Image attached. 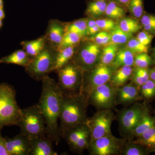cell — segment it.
<instances>
[{"mask_svg":"<svg viewBox=\"0 0 155 155\" xmlns=\"http://www.w3.org/2000/svg\"><path fill=\"white\" fill-rule=\"evenodd\" d=\"M32 59L25 51L18 50L0 59V64H16L25 68L30 64Z\"/></svg>","mask_w":155,"mask_h":155,"instance_id":"cell-17","label":"cell"},{"mask_svg":"<svg viewBox=\"0 0 155 155\" xmlns=\"http://www.w3.org/2000/svg\"><path fill=\"white\" fill-rule=\"evenodd\" d=\"M96 25V20H94V19H91V20H88V21H87V30Z\"/></svg>","mask_w":155,"mask_h":155,"instance_id":"cell-44","label":"cell"},{"mask_svg":"<svg viewBox=\"0 0 155 155\" xmlns=\"http://www.w3.org/2000/svg\"><path fill=\"white\" fill-rule=\"evenodd\" d=\"M120 153L124 155H146L149 154V151L145 147L132 142L125 143Z\"/></svg>","mask_w":155,"mask_h":155,"instance_id":"cell-28","label":"cell"},{"mask_svg":"<svg viewBox=\"0 0 155 155\" xmlns=\"http://www.w3.org/2000/svg\"><path fill=\"white\" fill-rule=\"evenodd\" d=\"M97 25L101 28V30L104 31H110L114 29L116 24L112 19H104L96 20Z\"/></svg>","mask_w":155,"mask_h":155,"instance_id":"cell-40","label":"cell"},{"mask_svg":"<svg viewBox=\"0 0 155 155\" xmlns=\"http://www.w3.org/2000/svg\"><path fill=\"white\" fill-rule=\"evenodd\" d=\"M111 42L117 45L127 43L133 37V35L127 33L120 28L119 24L116 25L114 29L110 32Z\"/></svg>","mask_w":155,"mask_h":155,"instance_id":"cell-25","label":"cell"},{"mask_svg":"<svg viewBox=\"0 0 155 155\" xmlns=\"http://www.w3.org/2000/svg\"><path fill=\"white\" fill-rule=\"evenodd\" d=\"M115 70L110 65L98 64L92 69L86 71L88 72L86 75H83L80 93L87 98L97 87L110 82Z\"/></svg>","mask_w":155,"mask_h":155,"instance_id":"cell-6","label":"cell"},{"mask_svg":"<svg viewBox=\"0 0 155 155\" xmlns=\"http://www.w3.org/2000/svg\"><path fill=\"white\" fill-rule=\"evenodd\" d=\"M155 125V119L150 115L148 112L145 114L141 120L134 127L131 133L130 137H137L146 130Z\"/></svg>","mask_w":155,"mask_h":155,"instance_id":"cell-22","label":"cell"},{"mask_svg":"<svg viewBox=\"0 0 155 155\" xmlns=\"http://www.w3.org/2000/svg\"><path fill=\"white\" fill-rule=\"evenodd\" d=\"M5 14L3 8H0V19L2 20V19L5 18Z\"/></svg>","mask_w":155,"mask_h":155,"instance_id":"cell-47","label":"cell"},{"mask_svg":"<svg viewBox=\"0 0 155 155\" xmlns=\"http://www.w3.org/2000/svg\"><path fill=\"white\" fill-rule=\"evenodd\" d=\"M57 72L58 75V84L64 94L80 93L83 72L74 62H69Z\"/></svg>","mask_w":155,"mask_h":155,"instance_id":"cell-5","label":"cell"},{"mask_svg":"<svg viewBox=\"0 0 155 155\" xmlns=\"http://www.w3.org/2000/svg\"><path fill=\"white\" fill-rule=\"evenodd\" d=\"M150 70L149 68H142L134 67L131 78L132 83L139 88L150 79Z\"/></svg>","mask_w":155,"mask_h":155,"instance_id":"cell-26","label":"cell"},{"mask_svg":"<svg viewBox=\"0 0 155 155\" xmlns=\"http://www.w3.org/2000/svg\"><path fill=\"white\" fill-rule=\"evenodd\" d=\"M150 79L153 81L155 83V68L150 69Z\"/></svg>","mask_w":155,"mask_h":155,"instance_id":"cell-45","label":"cell"},{"mask_svg":"<svg viewBox=\"0 0 155 155\" xmlns=\"http://www.w3.org/2000/svg\"><path fill=\"white\" fill-rule=\"evenodd\" d=\"M89 130V129L86 123L80 124L67 130L62 137L65 139L72 150L81 136Z\"/></svg>","mask_w":155,"mask_h":155,"instance_id":"cell-18","label":"cell"},{"mask_svg":"<svg viewBox=\"0 0 155 155\" xmlns=\"http://www.w3.org/2000/svg\"></svg>","mask_w":155,"mask_h":155,"instance_id":"cell-53","label":"cell"},{"mask_svg":"<svg viewBox=\"0 0 155 155\" xmlns=\"http://www.w3.org/2000/svg\"><path fill=\"white\" fill-rule=\"evenodd\" d=\"M118 51L117 45L110 42L106 45L101 51L98 64L110 65Z\"/></svg>","mask_w":155,"mask_h":155,"instance_id":"cell-21","label":"cell"},{"mask_svg":"<svg viewBox=\"0 0 155 155\" xmlns=\"http://www.w3.org/2000/svg\"><path fill=\"white\" fill-rule=\"evenodd\" d=\"M151 57L153 60V61H154L155 63V47L153 49Z\"/></svg>","mask_w":155,"mask_h":155,"instance_id":"cell-48","label":"cell"},{"mask_svg":"<svg viewBox=\"0 0 155 155\" xmlns=\"http://www.w3.org/2000/svg\"><path fill=\"white\" fill-rule=\"evenodd\" d=\"M134 55L127 49L118 50L114 61L110 64L115 70L125 66H134Z\"/></svg>","mask_w":155,"mask_h":155,"instance_id":"cell-19","label":"cell"},{"mask_svg":"<svg viewBox=\"0 0 155 155\" xmlns=\"http://www.w3.org/2000/svg\"><path fill=\"white\" fill-rule=\"evenodd\" d=\"M75 46L69 47L58 51L56 54L54 71H58L69 63L75 54Z\"/></svg>","mask_w":155,"mask_h":155,"instance_id":"cell-20","label":"cell"},{"mask_svg":"<svg viewBox=\"0 0 155 155\" xmlns=\"http://www.w3.org/2000/svg\"><path fill=\"white\" fill-rule=\"evenodd\" d=\"M97 1H105L106 0H97Z\"/></svg>","mask_w":155,"mask_h":155,"instance_id":"cell-52","label":"cell"},{"mask_svg":"<svg viewBox=\"0 0 155 155\" xmlns=\"http://www.w3.org/2000/svg\"><path fill=\"white\" fill-rule=\"evenodd\" d=\"M88 105L87 98L81 93L64 94L59 118L61 137L69 129L86 123Z\"/></svg>","mask_w":155,"mask_h":155,"instance_id":"cell-2","label":"cell"},{"mask_svg":"<svg viewBox=\"0 0 155 155\" xmlns=\"http://www.w3.org/2000/svg\"><path fill=\"white\" fill-rule=\"evenodd\" d=\"M127 7L130 14L136 19H140L143 15V0H130Z\"/></svg>","mask_w":155,"mask_h":155,"instance_id":"cell-37","label":"cell"},{"mask_svg":"<svg viewBox=\"0 0 155 155\" xmlns=\"http://www.w3.org/2000/svg\"><path fill=\"white\" fill-rule=\"evenodd\" d=\"M140 93L142 96L147 100L155 97V83L150 79L143 84L140 88Z\"/></svg>","mask_w":155,"mask_h":155,"instance_id":"cell-38","label":"cell"},{"mask_svg":"<svg viewBox=\"0 0 155 155\" xmlns=\"http://www.w3.org/2000/svg\"><path fill=\"white\" fill-rule=\"evenodd\" d=\"M2 20L0 19V28L2 27Z\"/></svg>","mask_w":155,"mask_h":155,"instance_id":"cell-51","label":"cell"},{"mask_svg":"<svg viewBox=\"0 0 155 155\" xmlns=\"http://www.w3.org/2000/svg\"><path fill=\"white\" fill-rule=\"evenodd\" d=\"M149 48L142 44L136 38L130 39L126 46V48L130 50L134 55L140 53H148Z\"/></svg>","mask_w":155,"mask_h":155,"instance_id":"cell-36","label":"cell"},{"mask_svg":"<svg viewBox=\"0 0 155 155\" xmlns=\"http://www.w3.org/2000/svg\"><path fill=\"white\" fill-rule=\"evenodd\" d=\"M116 89L110 82L97 87L87 97L88 105L99 110L110 109L116 105Z\"/></svg>","mask_w":155,"mask_h":155,"instance_id":"cell-11","label":"cell"},{"mask_svg":"<svg viewBox=\"0 0 155 155\" xmlns=\"http://www.w3.org/2000/svg\"><path fill=\"white\" fill-rule=\"evenodd\" d=\"M3 8V0H0V8Z\"/></svg>","mask_w":155,"mask_h":155,"instance_id":"cell-50","label":"cell"},{"mask_svg":"<svg viewBox=\"0 0 155 155\" xmlns=\"http://www.w3.org/2000/svg\"><path fill=\"white\" fill-rule=\"evenodd\" d=\"M6 147L9 155H29L31 140L20 133L13 138H6Z\"/></svg>","mask_w":155,"mask_h":155,"instance_id":"cell-13","label":"cell"},{"mask_svg":"<svg viewBox=\"0 0 155 155\" xmlns=\"http://www.w3.org/2000/svg\"><path fill=\"white\" fill-rule=\"evenodd\" d=\"M119 4H122L123 5L128 6L130 0H116Z\"/></svg>","mask_w":155,"mask_h":155,"instance_id":"cell-46","label":"cell"},{"mask_svg":"<svg viewBox=\"0 0 155 155\" xmlns=\"http://www.w3.org/2000/svg\"><path fill=\"white\" fill-rule=\"evenodd\" d=\"M154 36L143 30L139 32L136 37V38L142 44L149 47Z\"/></svg>","mask_w":155,"mask_h":155,"instance_id":"cell-41","label":"cell"},{"mask_svg":"<svg viewBox=\"0 0 155 155\" xmlns=\"http://www.w3.org/2000/svg\"><path fill=\"white\" fill-rule=\"evenodd\" d=\"M107 4L105 1H97L89 4L87 13L93 17H98L105 14Z\"/></svg>","mask_w":155,"mask_h":155,"instance_id":"cell-31","label":"cell"},{"mask_svg":"<svg viewBox=\"0 0 155 155\" xmlns=\"http://www.w3.org/2000/svg\"><path fill=\"white\" fill-rule=\"evenodd\" d=\"M101 53L99 45L94 43H88L80 50L75 57L74 63L82 72H86L97 65Z\"/></svg>","mask_w":155,"mask_h":155,"instance_id":"cell-12","label":"cell"},{"mask_svg":"<svg viewBox=\"0 0 155 155\" xmlns=\"http://www.w3.org/2000/svg\"><path fill=\"white\" fill-rule=\"evenodd\" d=\"M119 25L124 31L132 35L138 32L142 27L137 19L130 17L122 19Z\"/></svg>","mask_w":155,"mask_h":155,"instance_id":"cell-30","label":"cell"},{"mask_svg":"<svg viewBox=\"0 0 155 155\" xmlns=\"http://www.w3.org/2000/svg\"><path fill=\"white\" fill-rule=\"evenodd\" d=\"M56 54L52 51L44 49L32 58L25 70L31 77L36 80H42L48 74L54 71Z\"/></svg>","mask_w":155,"mask_h":155,"instance_id":"cell-7","label":"cell"},{"mask_svg":"<svg viewBox=\"0 0 155 155\" xmlns=\"http://www.w3.org/2000/svg\"><path fill=\"white\" fill-rule=\"evenodd\" d=\"M149 152H150L155 153V147L149 150Z\"/></svg>","mask_w":155,"mask_h":155,"instance_id":"cell-49","label":"cell"},{"mask_svg":"<svg viewBox=\"0 0 155 155\" xmlns=\"http://www.w3.org/2000/svg\"><path fill=\"white\" fill-rule=\"evenodd\" d=\"M134 142L145 147L148 150L155 147V125L137 137Z\"/></svg>","mask_w":155,"mask_h":155,"instance_id":"cell-23","label":"cell"},{"mask_svg":"<svg viewBox=\"0 0 155 155\" xmlns=\"http://www.w3.org/2000/svg\"><path fill=\"white\" fill-rule=\"evenodd\" d=\"M148 111L146 105L137 103L120 111L118 119L121 132L124 135L130 137L134 127Z\"/></svg>","mask_w":155,"mask_h":155,"instance_id":"cell-9","label":"cell"},{"mask_svg":"<svg viewBox=\"0 0 155 155\" xmlns=\"http://www.w3.org/2000/svg\"><path fill=\"white\" fill-rule=\"evenodd\" d=\"M16 91L6 83L0 84V132L5 126L17 125L21 109L16 101Z\"/></svg>","mask_w":155,"mask_h":155,"instance_id":"cell-3","label":"cell"},{"mask_svg":"<svg viewBox=\"0 0 155 155\" xmlns=\"http://www.w3.org/2000/svg\"><path fill=\"white\" fill-rule=\"evenodd\" d=\"M65 33V28L58 22H52L50 24L48 36L50 41L59 45L62 41Z\"/></svg>","mask_w":155,"mask_h":155,"instance_id":"cell-27","label":"cell"},{"mask_svg":"<svg viewBox=\"0 0 155 155\" xmlns=\"http://www.w3.org/2000/svg\"><path fill=\"white\" fill-rule=\"evenodd\" d=\"M42 82L41 95L38 103L44 117L46 124V134L56 144L61 139L58 125L64 93L58 82L47 76Z\"/></svg>","mask_w":155,"mask_h":155,"instance_id":"cell-1","label":"cell"},{"mask_svg":"<svg viewBox=\"0 0 155 155\" xmlns=\"http://www.w3.org/2000/svg\"><path fill=\"white\" fill-rule=\"evenodd\" d=\"M31 150L29 155H58L54 150V142L46 135L30 140Z\"/></svg>","mask_w":155,"mask_h":155,"instance_id":"cell-15","label":"cell"},{"mask_svg":"<svg viewBox=\"0 0 155 155\" xmlns=\"http://www.w3.org/2000/svg\"><path fill=\"white\" fill-rule=\"evenodd\" d=\"M45 43V39L41 38L35 40L24 42L23 47L28 56L33 58L44 49Z\"/></svg>","mask_w":155,"mask_h":155,"instance_id":"cell-24","label":"cell"},{"mask_svg":"<svg viewBox=\"0 0 155 155\" xmlns=\"http://www.w3.org/2000/svg\"><path fill=\"white\" fill-rule=\"evenodd\" d=\"M133 70L132 66H125L119 67L114 71L110 80V83L115 87L123 86L131 78Z\"/></svg>","mask_w":155,"mask_h":155,"instance_id":"cell-16","label":"cell"},{"mask_svg":"<svg viewBox=\"0 0 155 155\" xmlns=\"http://www.w3.org/2000/svg\"><path fill=\"white\" fill-rule=\"evenodd\" d=\"M65 32H74L81 38L88 35L87 34V20L80 19L70 23L65 28Z\"/></svg>","mask_w":155,"mask_h":155,"instance_id":"cell-29","label":"cell"},{"mask_svg":"<svg viewBox=\"0 0 155 155\" xmlns=\"http://www.w3.org/2000/svg\"><path fill=\"white\" fill-rule=\"evenodd\" d=\"M140 23L143 30L155 35V14H145L143 15Z\"/></svg>","mask_w":155,"mask_h":155,"instance_id":"cell-35","label":"cell"},{"mask_svg":"<svg viewBox=\"0 0 155 155\" xmlns=\"http://www.w3.org/2000/svg\"><path fill=\"white\" fill-rule=\"evenodd\" d=\"M155 64L154 61L147 54V53H142L134 55V67L142 68H149Z\"/></svg>","mask_w":155,"mask_h":155,"instance_id":"cell-34","label":"cell"},{"mask_svg":"<svg viewBox=\"0 0 155 155\" xmlns=\"http://www.w3.org/2000/svg\"><path fill=\"white\" fill-rule=\"evenodd\" d=\"M17 125L21 129L20 133L30 140L46 135L44 117L38 104L21 109Z\"/></svg>","mask_w":155,"mask_h":155,"instance_id":"cell-4","label":"cell"},{"mask_svg":"<svg viewBox=\"0 0 155 155\" xmlns=\"http://www.w3.org/2000/svg\"><path fill=\"white\" fill-rule=\"evenodd\" d=\"M90 143V132L89 130L81 136L73 148L72 151L78 153L82 152L83 151L88 149Z\"/></svg>","mask_w":155,"mask_h":155,"instance_id":"cell-39","label":"cell"},{"mask_svg":"<svg viewBox=\"0 0 155 155\" xmlns=\"http://www.w3.org/2000/svg\"><path fill=\"white\" fill-rule=\"evenodd\" d=\"M82 38L77 34L72 32H65L61 43L58 45V51L69 47L74 46L80 42Z\"/></svg>","mask_w":155,"mask_h":155,"instance_id":"cell-33","label":"cell"},{"mask_svg":"<svg viewBox=\"0 0 155 155\" xmlns=\"http://www.w3.org/2000/svg\"><path fill=\"white\" fill-rule=\"evenodd\" d=\"M0 155H9L6 147V139L0 132Z\"/></svg>","mask_w":155,"mask_h":155,"instance_id":"cell-42","label":"cell"},{"mask_svg":"<svg viewBox=\"0 0 155 155\" xmlns=\"http://www.w3.org/2000/svg\"><path fill=\"white\" fill-rule=\"evenodd\" d=\"M101 31V28L96 25L87 30V34H88V35H94Z\"/></svg>","mask_w":155,"mask_h":155,"instance_id":"cell-43","label":"cell"},{"mask_svg":"<svg viewBox=\"0 0 155 155\" xmlns=\"http://www.w3.org/2000/svg\"><path fill=\"white\" fill-rule=\"evenodd\" d=\"M116 88V104L128 105L141 99L140 88L132 82Z\"/></svg>","mask_w":155,"mask_h":155,"instance_id":"cell-14","label":"cell"},{"mask_svg":"<svg viewBox=\"0 0 155 155\" xmlns=\"http://www.w3.org/2000/svg\"><path fill=\"white\" fill-rule=\"evenodd\" d=\"M114 119L115 116L110 109L99 110L88 118L86 124L90 132V142L111 134V125Z\"/></svg>","mask_w":155,"mask_h":155,"instance_id":"cell-8","label":"cell"},{"mask_svg":"<svg viewBox=\"0 0 155 155\" xmlns=\"http://www.w3.org/2000/svg\"><path fill=\"white\" fill-rule=\"evenodd\" d=\"M125 13L123 8L115 2H111L107 5L105 14L111 19H118L122 18Z\"/></svg>","mask_w":155,"mask_h":155,"instance_id":"cell-32","label":"cell"},{"mask_svg":"<svg viewBox=\"0 0 155 155\" xmlns=\"http://www.w3.org/2000/svg\"><path fill=\"white\" fill-rule=\"evenodd\" d=\"M125 143V139L117 138L111 133L90 142L88 150L91 155H116L120 153Z\"/></svg>","mask_w":155,"mask_h":155,"instance_id":"cell-10","label":"cell"}]
</instances>
